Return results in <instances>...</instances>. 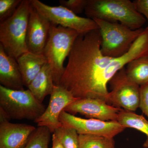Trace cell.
<instances>
[{
	"instance_id": "cell-13",
	"label": "cell",
	"mask_w": 148,
	"mask_h": 148,
	"mask_svg": "<svg viewBox=\"0 0 148 148\" xmlns=\"http://www.w3.org/2000/svg\"><path fill=\"white\" fill-rule=\"evenodd\" d=\"M36 127L25 123L0 122V148H24Z\"/></svg>"
},
{
	"instance_id": "cell-6",
	"label": "cell",
	"mask_w": 148,
	"mask_h": 148,
	"mask_svg": "<svg viewBox=\"0 0 148 148\" xmlns=\"http://www.w3.org/2000/svg\"><path fill=\"white\" fill-rule=\"evenodd\" d=\"M0 109L10 119L36 121L45 111V106L29 90L8 89L0 85Z\"/></svg>"
},
{
	"instance_id": "cell-7",
	"label": "cell",
	"mask_w": 148,
	"mask_h": 148,
	"mask_svg": "<svg viewBox=\"0 0 148 148\" xmlns=\"http://www.w3.org/2000/svg\"><path fill=\"white\" fill-rule=\"evenodd\" d=\"M30 1L32 5L51 24L73 29L79 35L99 29L93 19L79 16L62 6H51L39 0Z\"/></svg>"
},
{
	"instance_id": "cell-18",
	"label": "cell",
	"mask_w": 148,
	"mask_h": 148,
	"mask_svg": "<svg viewBox=\"0 0 148 148\" xmlns=\"http://www.w3.org/2000/svg\"><path fill=\"white\" fill-rule=\"evenodd\" d=\"M128 78L140 86L148 84V56L140 57L130 62L125 68Z\"/></svg>"
},
{
	"instance_id": "cell-24",
	"label": "cell",
	"mask_w": 148,
	"mask_h": 148,
	"mask_svg": "<svg viewBox=\"0 0 148 148\" xmlns=\"http://www.w3.org/2000/svg\"><path fill=\"white\" fill-rule=\"evenodd\" d=\"M139 108L148 117V84L140 86Z\"/></svg>"
},
{
	"instance_id": "cell-25",
	"label": "cell",
	"mask_w": 148,
	"mask_h": 148,
	"mask_svg": "<svg viewBox=\"0 0 148 148\" xmlns=\"http://www.w3.org/2000/svg\"><path fill=\"white\" fill-rule=\"evenodd\" d=\"M133 2L137 10L148 21V0H135Z\"/></svg>"
},
{
	"instance_id": "cell-11",
	"label": "cell",
	"mask_w": 148,
	"mask_h": 148,
	"mask_svg": "<svg viewBox=\"0 0 148 148\" xmlns=\"http://www.w3.org/2000/svg\"><path fill=\"white\" fill-rule=\"evenodd\" d=\"M121 109L101 99L86 98L77 99L67 106L64 111L74 115L79 113L89 119L108 121H117Z\"/></svg>"
},
{
	"instance_id": "cell-12",
	"label": "cell",
	"mask_w": 148,
	"mask_h": 148,
	"mask_svg": "<svg viewBox=\"0 0 148 148\" xmlns=\"http://www.w3.org/2000/svg\"><path fill=\"white\" fill-rule=\"evenodd\" d=\"M51 25L50 21L31 4L26 38L29 51L38 54L43 53Z\"/></svg>"
},
{
	"instance_id": "cell-14",
	"label": "cell",
	"mask_w": 148,
	"mask_h": 148,
	"mask_svg": "<svg viewBox=\"0 0 148 148\" xmlns=\"http://www.w3.org/2000/svg\"><path fill=\"white\" fill-rule=\"evenodd\" d=\"M0 84L8 89L24 90L23 78L16 59L9 55L1 44Z\"/></svg>"
},
{
	"instance_id": "cell-10",
	"label": "cell",
	"mask_w": 148,
	"mask_h": 148,
	"mask_svg": "<svg viewBox=\"0 0 148 148\" xmlns=\"http://www.w3.org/2000/svg\"><path fill=\"white\" fill-rule=\"evenodd\" d=\"M78 99L75 98L71 92L63 86L55 85L50 95L48 106L35 122L38 126L47 127L51 133H53L56 130L62 126L59 121V116L62 111Z\"/></svg>"
},
{
	"instance_id": "cell-23",
	"label": "cell",
	"mask_w": 148,
	"mask_h": 148,
	"mask_svg": "<svg viewBox=\"0 0 148 148\" xmlns=\"http://www.w3.org/2000/svg\"><path fill=\"white\" fill-rule=\"evenodd\" d=\"M88 0H59L60 5L66 8L76 14L85 11Z\"/></svg>"
},
{
	"instance_id": "cell-4",
	"label": "cell",
	"mask_w": 148,
	"mask_h": 148,
	"mask_svg": "<svg viewBox=\"0 0 148 148\" xmlns=\"http://www.w3.org/2000/svg\"><path fill=\"white\" fill-rule=\"evenodd\" d=\"M79 35L73 29L51 24L43 54L50 66L55 85L59 84L65 71L64 61Z\"/></svg>"
},
{
	"instance_id": "cell-19",
	"label": "cell",
	"mask_w": 148,
	"mask_h": 148,
	"mask_svg": "<svg viewBox=\"0 0 148 148\" xmlns=\"http://www.w3.org/2000/svg\"><path fill=\"white\" fill-rule=\"evenodd\" d=\"M79 148H115L114 138L97 135H79Z\"/></svg>"
},
{
	"instance_id": "cell-16",
	"label": "cell",
	"mask_w": 148,
	"mask_h": 148,
	"mask_svg": "<svg viewBox=\"0 0 148 148\" xmlns=\"http://www.w3.org/2000/svg\"><path fill=\"white\" fill-rule=\"evenodd\" d=\"M54 86L51 69L47 63L27 87L37 101L42 103L45 97L51 94Z\"/></svg>"
},
{
	"instance_id": "cell-2",
	"label": "cell",
	"mask_w": 148,
	"mask_h": 148,
	"mask_svg": "<svg viewBox=\"0 0 148 148\" xmlns=\"http://www.w3.org/2000/svg\"><path fill=\"white\" fill-rule=\"evenodd\" d=\"M84 12L88 18L119 23L133 30L142 28L146 21L130 0H88Z\"/></svg>"
},
{
	"instance_id": "cell-3",
	"label": "cell",
	"mask_w": 148,
	"mask_h": 148,
	"mask_svg": "<svg viewBox=\"0 0 148 148\" xmlns=\"http://www.w3.org/2000/svg\"><path fill=\"white\" fill-rule=\"evenodd\" d=\"M31 7L30 0H22L12 16L0 21V44L16 59L29 51L26 38Z\"/></svg>"
},
{
	"instance_id": "cell-5",
	"label": "cell",
	"mask_w": 148,
	"mask_h": 148,
	"mask_svg": "<svg viewBox=\"0 0 148 148\" xmlns=\"http://www.w3.org/2000/svg\"><path fill=\"white\" fill-rule=\"evenodd\" d=\"M101 33V51L105 56L118 58L128 52L145 29L133 30L119 23L94 18Z\"/></svg>"
},
{
	"instance_id": "cell-9",
	"label": "cell",
	"mask_w": 148,
	"mask_h": 148,
	"mask_svg": "<svg viewBox=\"0 0 148 148\" xmlns=\"http://www.w3.org/2000/svg\"><path fill=\"white\" fill-rule=\"evenodd\" d=\"M59 121L65 127L75 130L79 135H97L114 138L125 128L117 121L85 119L75 116L64 110L60 114Z\"/></svg>"
},
{
	"instance_id": "cell-15",
	"label": "cell",
	"mask_w": 148,
	"mask_h": 148,
	"mask_svg": "<svg viewBox=\"0 0 148 148\" xmlns=\"http://www.w3.org/2000/svg\"><path fill=\"white\" fill-rule=\"evenodd\" d=\"M16 60L23 78L24 86L27 87L47 63L43 53L38 54L29 51L22 54Z\"/></svg>"
},
{
	"instance_id": "cell-26",
	"label": "cell",
	"mask_w": 148,
	"mask_h": 148,
	"mask_svg": "<svg viewBox=\"0 0 148 148\" xmlns=\"http://www.w3.org/2000/svg\"><path fill=\"white\" fill-rule=\"evenodd\" d=\"M52 146L51 148H64L55 134L52 135Z\"/></svg>"
},
{
	"instance_id": "cell-20",
	"label": "cell",
	"mask_w": 148,
	"mask_h": 148,
	"mask_svg": "<svg viewBox=\"0 0 148 148\" xmlns=\"http://www.w3.org/2000/svg\"><path fill=\"white\" fill-rule=\"evenodd\" d=\"M64 148H79V135L75 130L62 125L54 132Z\"/></svg>"
},
{
	"instance_id": "cell-21",
	"label": "cell",
	"mask_w": 148,
	"mask_h": 148,
	"mask_svg": "<svg viewBox=\"0 0 148 148\" xmlns=\"http://www.w3.org/2000/svg\"><path fill=\"white\" fill-rule=\"evenodd\" d=\"M51 133L47 127L38 126L31 135L24 148H49Z\"/></svg>"
},
{
	"instance_id": "cell-1",
	"label": "cell",
	"mask_w": 148,
	"mask_h": 148,
	"mask_svg": "<svg viewBox=\"0 0 148 148\" xmlns=\"http://www.w3.org/2000/svg\"><path fill=\"white\" fill-rule=\"evenodd\" d=\"M99 29L80 34L75 41L59 85L75 98H97L110 105L108 85L121 69L130 61L148 56V26L128 52L112 58L101 51Z\"/></svg>"
},
{
	"instance_id": "cell-8",
	"label": "cell",
	"mask_w": 148,
	"mask_h": 148,
	"mask_svg": "<svg viewBox=\"0 0 148 148\" xmlns=\"http://www.w3.org/2000/svg\"><path fill=\"white\" fill-rule=\"evenodd\" d=\"M110 105L125 110L135 112L139 108L140 86L127 76L125 68L119 71L109 82Z\"/></svg>"
},
{
	"instance_id": "cell-22",
	"label": "cell",
	"mask_w": 148,
	"mask_h": 148,
	"mask_svg": "<svg viewBox=\"0 0 148 148\" xmlns=\"http://www.w3.org/2000/svg\"><path fill=\"white\" fill-rule=\"evenodd\" d=\"M22 0H0V21L12 16Z\"/></svg>"
},
{
	"instance_id": "cell-17",
	"label": "cell",
	"mask_w": 148,
	"mask_h": 148,
	"mask_svg": "<svg viewBox=\"0 0 148 148\" xmlns=\"http://www.w3.org/2000/svg\"><path fill=\"white\" fill-rule=\"evenodd\" d=\"M117 121L125 128H134L145 134L147 139L143 147L148 148V121L143 115L122 109L119 113Z\"/></svg>"
}]
</instances>
